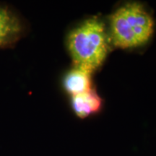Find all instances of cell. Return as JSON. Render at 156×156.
I'll return each instance as SVG.
<instances>
[{"instance_id": "1", "label": "cell", "mask_w": 156, "mask_h": 156, "mask_svg": "<svg viewBox=\"0 0 156 156\" xmlns=\"http://www.w3.org/2000/svg\"><path fill=\"white\" fill-rule=\"evenodd\" d=\"M110 38L102 20L88 18L68 34L67 46L76 67L93 73L101 67L109 51Z\"/></svg>"}, {"instance_id": "2", "label": "cell", "mask_w": 156, "mask_h": 156, "mask_svg": "<svg viewBox=\"0 0 156 156\" xmlns=\"http://www.w3.org/2000/svg\"><path fill=\"white\" fill-rule=\"evenodd\" d=\"M155 30L153 15L142 4L126 3L110 17V42L122 49L147 44Z\"/></svg>"}, {"instance_id": "3", "label": "cell", "mask_w": 156, "mask_h": 156, "mask_svg": "<svg viewBox=\"0 0 156 156\" xmlns=\"http://www.w3.org/2000/svg\"><path fill=\"white\" fill-rule=\"evenodd\" d=\"M24 32V23L16 12L8 6L0 5V50L12 47Z\"/></svg>"}, {"instance_id": "4", "label": "cell", "mask_w": 156, "mask_h": 156, "mask_svg": "<svg viewBox=\"0 0 156 156\" xmlns=\"http://www.w3.org/2000/svg\"><path fill=\"white\" fill-rule=\"evenodd\" d=\"M92 73L75 66L64 76L63 85L64 89L72 97L90 90L92 88L91 80Z\"/></svg>"}, {"instance_id": "5", "label": "cell", "mask_w": 156, "mask_h": 156, "mask_svg": "<svg viewBox=\"0 0 156 156\" xmlns=\"http://www.w3.org/2000/svg\"><path fill=\"white\" fill-rule=\"evenodd\" d=\"M74 112L80 119L87 118L98 112L102 106V99L95 90L72 97Z\"/></svg>"}]
</instances>
